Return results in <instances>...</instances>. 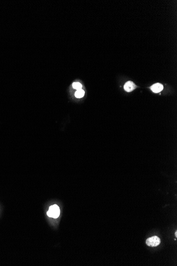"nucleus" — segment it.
Wrapping results in <instances>:
<instances>
[{"mask_svg":"<svg viewBox=\"0 0 177 266\" xmlns=\"http://www.w3.org/2000/svg\"><path fill=\"white\" fill-rule=\"evenodd\" d=\"M84 95V91L83 90H82V89H79V90H77V91L75 93V96L76 98H80L83 97Z\"/></svg>","mask_w":177,"mask_h":266,"instance_id":"obj_5","label":"nucleus"},{"mask_svg":"<svg viewBox=\"0 0 177 266\" xmlns=\"http://www.w3.org/2000/svg\"><path fill=\"white\" fill-rule=\"evenodd\" d=\"M136 88V86L132 81H128L124 85V89L127 92H131Z\"/></svg>","mask_w":177,"mask_h":266,"instance_id":"obj_3","label":"nucleus"},{"mask_svg":"<svg viewBox=\"0 0 177 266\" xmlns=\"http://www.w3.org/2000/svg\"><path fill=\"white\" fill-rule=\"evenodd\" d=\"M151 89L153 92H154L155 93H159L160 91H162L163 89V87L161 84L157 83V84H155L152 86L151 87Z\"/></svg>","mask_w":177,"mask_h":266,"instance_id":"obj_4","label":"nucleus"},{"mask_svg":"<svg viewBox=\"0 0 177 266\" xmlns=\"http://www.w3.org/2000/svg\"><path fill=\"white\" fill-rule=\"evenodd\" d=\"M72 86L73 87V88L75 89L76 90H79V89H82V85L80 83L78 82H74Z\"/></svg>","mask_w":177,"mask_h":266,"instance_id":"obj_6","label":"nucleus"},{"mask_svg":"<svg viewBox=\"0 0 177 266\" xmlns=\"http://www.w3.org/2000/svg\"><path fill=\"white\" fill-rule=\"evenodd\" d=\"M175 235H176V237H177V231H176V233H175Z\"/></svg>","mask_w":177,"mask_h":266,"instance_id":"obj_7","label":"nucleus"},{"mask_svg":"<svg viewBox=\"0 0 177 266\" xmlns=\"http://www.w3.org/2000/svg\"><path fill=\"white\" fill-rule=\"evenodd\" d=\"M161 243L160 238L157 236H153L149 238H148L146 241V244L149 246L155 247L159 246Z\"/></svg>","mask_w":177,"mask_h":266,"instance_id":"obj_2","label":"nucleus"},{"mask_svg":"<svg viewBox=\"0 0 177 266\" xmlns=\"http://www.w3.org/2000/svg\"><path fill=\"white\" fill-rule=\"evenodd\" d=\"M47 215L50 217L54 218H57L60 214V210L58 206H52L49 209V211L47 213Z\"/></svg>","mask_w":177,"mask_h":266,"instance_id":"obj_1","label":"nucleus"}]
</instances>
